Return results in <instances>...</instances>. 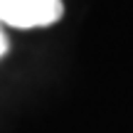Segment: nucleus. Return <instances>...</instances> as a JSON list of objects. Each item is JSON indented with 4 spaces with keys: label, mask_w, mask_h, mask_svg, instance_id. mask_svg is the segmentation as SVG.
Masks as SVG:
<instances>
[{
    "label": "nucleus",
    "mask_w": 133,
    "mask_h": 133,
    "mask_svg": "<svg viewBox=\"0 0 133 133\" xmlns=\"http://www.w3.org/2000/svg\"><path fill=\"white\" fill-rule=\"evenodd\" d=\"M62 15V0H0V25L10 27H49L59 22Z\"/></svg>",
    "instance_id": "1"
},
{
    "label": "nucleus",
    "mask_w": 133,
    "mask_h": 133,
    "mask_svg": "<svg viewBox=\"0 0 133 133\" xmlns=\"http://www.w3.org/2000/svg\"><path fill=\"white\" fill-rule=\"evenodd\" d=\"M8 49H10V39H8V35H5L3 25H0V59L8 54Z\"/></svg>",
    "instance_id": "2"
}]
</instances>
